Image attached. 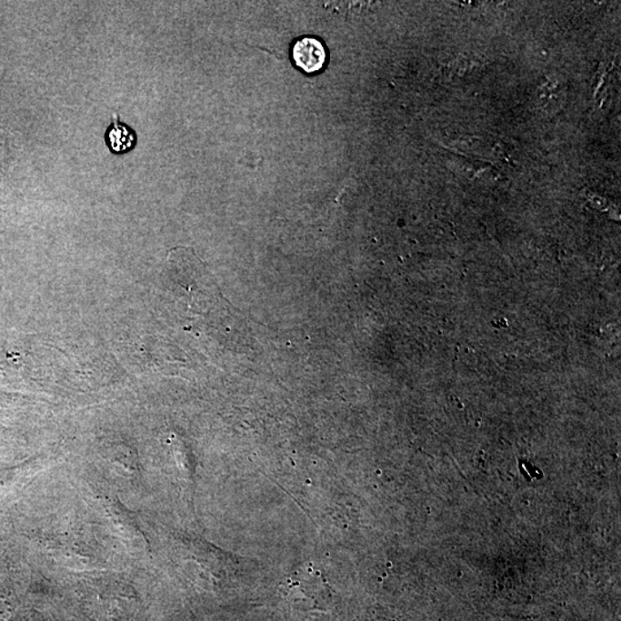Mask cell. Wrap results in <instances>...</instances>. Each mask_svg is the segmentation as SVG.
<instances>
[{
  "label": "cell",
  "mask_w": 621,
  "mask_h": 621,
  "mask_svg": "<svg viewBox=\"0 0 621 621\" xmlns=\"http://www.w3.org/2000/svg\"><path fill=\"white\" fill-rule=\"evenodd\" d=\"M291 56L299 69L307 74H314L324 68L327 52L318 38L303 37L295 43Z\"/></svg>",
  "instance_id": "obj_1"
},
{
  "label": "cell",
  "mask_w": 621,
  "mask_h": 621,
  "mask_svg": "<svg viewBox=\"0 0 621 621\" xmlns=\"http://www.w3.org/2000/svg\"><path fill=\"white\" fill-rule=\"evenodd\" d=\"M105 140L108 147L115 154L120 155L134 149L137 137L133 129L121 123L118 116H115L110 128L107 129Z\"/></svg>",
  "instance_id": "obj_2"
}]
</instances>
